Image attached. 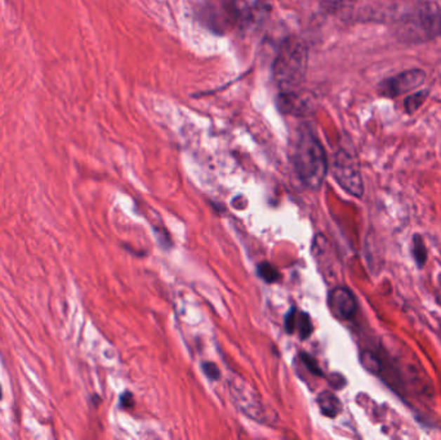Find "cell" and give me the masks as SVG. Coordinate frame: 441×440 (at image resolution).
<instances>
[{
  "instance_id": "ba28073f",
  "label": "cell",
  "mask_w": 441,
  "mask_h": 440,
  "mask_svg": "<svg viewBox=\"0 0 441 440\" xmlns=\"http://www.w3.org/2000/svg\"><path fill=\"white\" fill-rule=\"evenodd\" d=\"M276 106L280 112L294 117H306L314 111V100L303 92H282L276 98Z\"/></svg>"
},
{
  "instance_id": "2e32d148",
  "label": "cell",
  "mask_w": 441,
  "mask_h": 440,
  "mask_svg": "<svg viewBox=\"0 0 441 440\" xmlns=\"http://www.w3.org/2000/svg\"><path fill=\"white\" fill-rule=\"evenodd\" d=\"M301 356H302V362L305 363V365L308 367V370H310L311 373H314L315 376H323V372L320 370V367H319V364L316 362L315 358H312V356L308 355V353H302Z\"/></svg>"
},
{
  "instance_id": "8fae6325",
  "label": "cell",
  "mask_w": 441,
  "mask_h": 440,
  "mask_svg": "<svg viewBox=\"0 0 441 440\" xmlns=\"http://www.w3.org/2000/svg\"><path fill=\"white\" fill-rule=\"evenodd\" d=\"M412 254L417 264L418 268H422L427 262V248L422 235L414 234L412 239Z\"/></svg>"
},
{
  "instance_id": "d6986e66",
  "label": "cell",
  "mask_w": 441,
  "mask_h": 440,
  "mask_svg": "<svg viewBox=\"0 0 441 440\" xmlns=\"http://www.w3.org/2000/svg\"><path fill=\"white\" fill-rule=\"evenodd\" d=\"M120 407L121 408H131V407H133V395L131 393L123 394L121 396H120Z\"/></svg>"
},
{
  "instance_id": "8992f818",
  "label": "cell",
  "mask_w": 441,
  "mask_h": 440,
  "mask_svg": "<svg viewBox=\"0 0 441 440\" xmlns=\"http://www.w3.org/2000/svg\"><path fill=\"white\" fill-rule=\"evenodd\" d=\"M426 72L421 69L402 71L397 75L390 77L379 83V96L387 98H396L400 95L414 91L425 83Z\"/></svg>"
},
{
  "instance_id": "ffe728a7",
  "label": "cell",
  "mask_w": 441,
  "mask_h": 440,
  "mask_svg": "<svg viewBox=\"0 0 441 440\" xmlns=\"http://www.w3.org/2000/svg\"><path fill=\"white\" fill-rule=\"evenodd\" d=\"M336 377H337L336 380H333V377L329 380L331 387H334V389H341V387H343V386L346 385V380L342 377V376L336 375Z\"/></svg>"
},
{
  "instance_id": "7a4b0ae2",
  "label": "cell",
  "mask_w": 441,
  "mask_h": 440,
  "mask_svg": "<svg viewBox=\"0 0 441 440\" xmlns=\"http://www.w3.org/2000/svg\"><path fill=\"white\" fill-rule=\"evenodd\" d=\"M308 48L303 40L289 37L284 40L272 65V75L283 92L297 91L306 78Z\"/></svg>"
},
{
  "instance_id": "5bb4252c",
  "label": "cell",
  "mask_w": 441,
  "mask_h": 440,
  "mask_svg": "<svg viewBox=\"0 0 441 440\" xmlns=\"http://www.w3.org/2000/svg\"><path fill=\"white\" fill-rule=\"evenodd\" d=\"M296 327L298 328V332H300L301 339H306L314 330L311 319L306 313H301L300 315H297Z\"/></svg>"
},
{
  "instance_id": "7c38bea8",
  "label": "cell",
  "mask_w": 441,
  "mask_h": 440,
  "mask_svg": "<svg viewBox=\"0 0 441 440\" xmlns=\"http://www.w3.org/2000/svg\"><path fill=\"white\" fill-rule=\"evenodd\" d=\"M427 97H428V91H419L417 93L408 96L404 101V109L410 115L414 114L426 103Z\"/></svg>"
},
{
  "instance_id": "4fadbf2b",
  "label": "cell",
  "mask_w": 441,
  "mask_h": 440,
  "mask_svg": "<svg viewBox=\"0 0 441 440\" xmlns=\"http://www.w3.org/2000/svg\"><path fill=\"white\" fill-rule=\"evenodd\" d=\"M257 273L266 283H275L280 279V273L277 271V268L268 262L260 264L258 268H257Z\"/></svg>"
},
{
  "instance_id": "44dd1931",
  "label": "cell",
  "mask_w": 441,
  "mask_h": 440,
  "mask_svg": "<svg viewBox=\"0 0 441 440\" xmlns=\"http://www.w3.org/2000/svg\"><path fill=\"white\" fill-rule=\"evenodd\" d=\"M3 398V392H1V386H0V399Z\"/></svg>"
},
{
  "instance_id": "ac0fdd59",
  "label": "cell",
  "mask_w": 441,
  "mask_h": 440,
  "mask_svg": "<svg viewBox=\"0 0 441 440\" xmlns=\"http://www.w3.org/2000/svg\"><path fill=\"white\" fill-rule=\"evenodd\" d=\"M203 372L206 375V377L211 378L213 381H217L220 378V370L217 368L216 364L213 363H203Z\"/></svg>"
},
{
  "instance_id": "9c48e42d",
  "label": "cell",
  "mask_w": 441,
  "mask_h": 440,
  "mask_svg": "<svg viewBox=\"0 0 441 440\" xmlns=\"http://www.w3.org/2000/svg\"><path fill=\"white\" fill-rule=\"evenodd\" d=\"M328 305L331 314L341 321L353 319L357 311V302L354 293L343 285L334 287L331 290L328 297Z\"/></svg>"
},
{
  "instance_id": "6da1fadb",
  "label": "cell",
  "mask_w": 441,
  "mask_h": 440,
  "mask_svg": "<svg viewBox=\"0 0 441 440\" xmlns=\"http://www.w3.org/2000/svg\"><path fill=\"white\" fill-rule=\"evenodd\" d=\"M293 167L308 189L322 188L328 173V159L322 142L310 129L300 134L293 151Z\"/></svg>"
},
{
  "instance_id": "9a60e30c",
  "label": "cell",
  "mask_w": 441,
  "mask_h": 440,
  "mask_svg": "<svg viewBox=\"0 0 441 440\" xmlns=\"http://www.w3.org/2000/svg\"><path fill=\"white\" fill-rule=\"evenodd\" d=\"M320 6L328 12H337L339 9L354 3L355 0H319Z\"/></svg>"
},
{
  "instance_id": "30bf717a",
  "label": "cell",
  "mask_w": 441,
  "mask_h": 440,
  "mask_svg": "<svg viewBox=\"0 0 441 440\" xmlns=\"http://www.w3.org/2000/svg\"><path fill=\"white\" fill-rule=\"evenodd\" d=\"M317 406L324 416L334 418L342 412V403L338 398L331 392H323L317 395Z\"/></svg>"
},
{
  "instance_id": "e0dca14e",
  "label": "cell",
  "mask_w": 441,
  "mask_h": 440,
  "mask_svg": "<svg viewBox=\"0 0 441 440\" xmlns=\"http://www.w3.org/2000/svg\"><path fill=\"white\" fill-rule=\"evenodd\" d=\"M296 322H297V310H296V307L293 306L291 311L285 316V323H284L285 330L288 333H293L296 330Z\"/></svg>"
},
{
  "instance_id": "3957f363",
  "label": "cell",
  "mask_w": 441,
  "mask_h": 440,
  "mask_svg": "<svg viewBox=\"0 0 441 440\" xmlns=\"http://www.w3.org/2000/svg\"><path fill=\"white\" fill-rule=\"evenodd\" d=\"M394 35L402 43H426L441 37V7L427 1L412 9L395 24Z\"/></svg>"
},
{
  "instance_id": "277c9868",
  "label": "cell",
  "mask_w": 441,
  "mask_h": 440,
  "mask_svg": "<svg viewBox=\"0 0 441 440\" xmlns=\"http://www.w3.org/2000/svg\"><path fill=\"white\" fill-rule=\"evenodd\" d=\"M199 17L211 32L225 34L239 24L242 13L234 0H205L199 9Z\"/></svg>"
},
{
  "instance_id": "52a82bcc",
  "label": "cell",
  "mask_w": 441,
  "mask_h": 440,
  "mask_svg": "<svg viewBox=\"0 0 441 440\" xmlns=\"http://www.w3.org/2000/svg\"><path fill=\"white\" fill-rule=\"evenodd\" d=\"M230 389L234 401H237L239 408L242 409L246 416L252 417L253 420L261 422L265 421L266 409L258 395L251 389V386L245 384L243 380L242 381L239 380L232 381Z\"/></svg>"
},
{
  "instance_id": "5b68a950",
  "label": "cell",
  "mask_w": 441,
  "mask_h": 440,
  "mask_svg": "<svg viewBox=\"0 0 441 440\" xmlns=\"http://www.w3.org/2000/svg\"><path fill=\"white\" fill-rule=\"evenodd\" d=\"M333 176L339 186L353 197L362 198L364 193L360 167L348 150L339 149L333 162Z\"/></svg>"
}]
</instances>
